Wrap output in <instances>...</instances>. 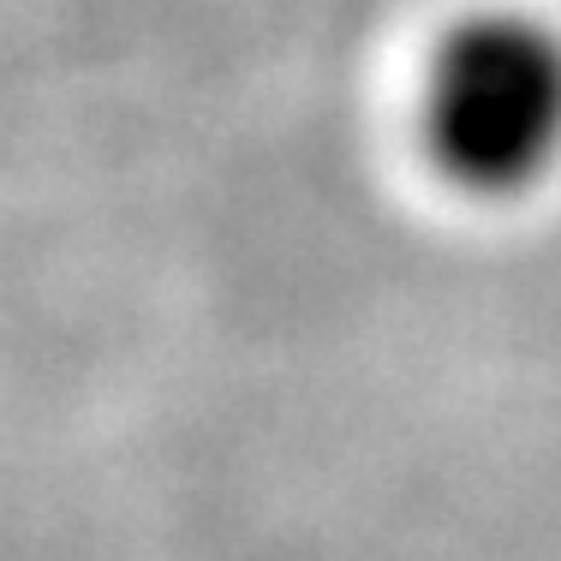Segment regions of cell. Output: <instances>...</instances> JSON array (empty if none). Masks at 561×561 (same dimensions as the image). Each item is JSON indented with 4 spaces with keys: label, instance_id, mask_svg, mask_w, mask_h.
Segmentation results:
<instances>
[{
    "label": "cell",
    "instance_id": "1",
    "mask_svg": "<svg viewBox=\"0 0 561 561\" xmlns=\"http://www.w3.org/2000/svg\"><path fill=\"white\" fill-rule=\"evenodd\" d=\"M419 131L454 192H538L561 168V31L514 7L448 24L424 66Z\"/></svg>",
    "mask_w": 561,
    "mask_h": 561
}]
</instances>
